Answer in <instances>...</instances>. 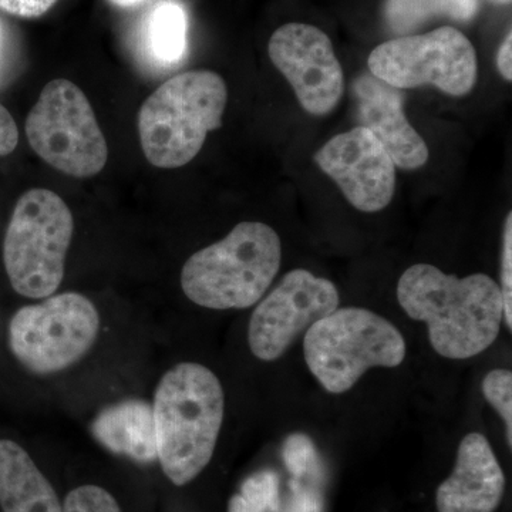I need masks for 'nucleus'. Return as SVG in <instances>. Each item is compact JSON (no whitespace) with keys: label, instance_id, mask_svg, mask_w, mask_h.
<instances>
[{"label":"nucleus","instance_id":"24","mask_svg":"<svg viewBox=\"0 0 512 512\" xmlns=\"http://www.w3.org/2000/svg\"><path fill=\"white\" fill-rule=\"evenodd\" d=\"M291 493L286 512H323L322 495L306 481L292 478Z\"/></svg>","mask_w":512,"mask_h":512},{"label":"nucleus","instance_id":"20","mask_svg":"<svg viewBox=\"0 0 512 512\" xmlns=\"http://www.w3.org/2000/svg\"><path fill=\"white\" fill-rule=\"evenodd\" d=\"M282 458L293 480H320L322 461L311 437L303 433L291 434L282 447Z\"/></svg>","mask_w":512,"mask_h":512},{"label":"nucleus","instance_id":"5","mask_svg":"<svg viewBox=\"0 0 512 512\" xmlns=\"http://www.w3.org/2000/svg\"><path fill=\"white\" fill-rule=\"evenodd\" d=\"M406 340L383 316L342 308L313 323L303 338L306 365L326 392H348L373 367H399Z\"/></svg>","mask_w":512,"mask_h":512},{"label":"nucleus","instance_id":"8","mask_svg":"<svg viewBox=\"0 0 512 512\" xmlns=\"http://www.w3.org/2000/svg\"><path fill=\"white\" fill-rule=\"evenodd\" d=\"M99 329L100 315L89 298L60 293L12 316L9 348L29 372L52 375L79 362L92 349Z\"/></svg>","mask_w":512,"mask_h":512},{"label":"nucleus","instance_id":"15","mask_svg":"<svg viewBox=\"0 0 512 512\" xmlns=\"http://www.w3.org/2000/svg\"><path fill=\"white\" fill-rule=\"evenodd\" d=\"M93 437L111 453L138 463L157 460L153 407L144 400H124L107 407L96 417Z\"/></svg>","mask_w":512,"mask_h":512},{"label":"nucleus","instance_id":"6","mask_svg":"<svg viewBox=\"0 0 512 512\" xmlns=\"http://www.w3.org/2000/svg\"><path fill=\"white\" fill-rule=\"evenodd\" d=\"M72 211L56 192L20 195L3 239V264L13 291L30 299L52 296L62 284L72 244Z\"/></svg>","mask_w":512,"mask_h":512},{"label":"nucleus","instance_id":"18","mask_svg":"<svg viewBox=\"0 0 512 512\" xmlns=\"http://www.w3.org/2000/svg\"><path fill=\"white\" fill-rule=\"evenodd\" d=\"M477 0H389L386 15L396 32L412 30L433 16H450L458 20L473 18Z\"/></svg>","mask_w":512,"mask_h":512},{"label":"nucleus","instance_id":"9","mask_svg":"<svg viewBox=\"0 0 512 512\" xmlns=\"http://www.w3.org/2000/svg\"><path fill=\"white\" fill-rule=\"evenodd\" d=\"M369 69L397 90L433 84L448 96L461 97L476 86L477 55L460 30L444 26L382 43L370 53Z\"/></svg>","mask_w":512,"mask_h":512},{"label":"nucleus","instance_id":"10","mask_svg":"<svg viewBox=\"0 0 512 512\" xmlns=\"http://www.w3.org/2000/svg\"><path fill=\"white\" fill-rule=\"evenodd\" d=\"M333 282L306 269L288 272L274 291L256 306L249 320L252 355L264 362L279 359L313 323L339 308Z\"/></svg>","mask_w":512,"mask_h":512},{"label":"nucleus","instance_id":"16","mask_svg":"<svg viewBox=\"0 0 512 512\" xmlns=\"http://www.w3.org/2000/svg\"><path fill=\"white\" fill-rule=\"evenodd\" d=\"M0 508L3 512H62L55 488L25 448L0 440Z\"/></svg>","mask_w":512,"mask_h":512},{"label":"nucleus","instance_id":"28","mask_svg":"<svg viewBox=\"0 0 512 512\" xmlns=\"http://www.w3.org/2000/svg\"><path fill=\"white\" fill-rule=\"evenodd\" d=\"M109 2L113 3L114 6H119V8H131V6H136L144 0H109Z\"/></svg>","mask_w":512,"mask_h":512},{"label":"nucleus","instance_id":"1","mask_svg":"<svg viewBox=\"0 0 512 512\" xmlns=\"http://www.w3.org/2000/svg\"><path fill=\"white\" fill-rule=\"evenodd\" d=\"M397 301L410 318L426 323L431 346L447 359H470L485 352L500 335L504 320L503 296L493 278L474 274L460 279L429 264L404 271Z\"/></svg>","mask_w":512,"mask_h":512},{"label":"nucleus","instance_id":"26","mask_svg":"<svg viewBox=\"0 0 512 512\" xmlns=\"http://www.w3.org/2000/svg\"><path fill=\"white\" fill-rule=\"evenodd\" d=\"M19 143V131L12 114L0 104V157L9 156Z\"/></svg>","mask_w":512,"mask_h":512},{"label":"nucleus","instance_id":"22","mask_svg":"<svg viewBox=\"0 0 512 512\" xmlns=\"http://www.w3.org/2000/svg\"><path fill=\"white\" fill-rule=\"evenodd\" d=\"M62 512H121L113 495L97 485H83L67 494Z\"/></svg>","mask_w":512,"mask_h":512},{"label":"nucleus","instance_id":"7","mask_svg":"<svg viewBox=\"0 0 512 512\" xmlns=\"http://www.w3.org/2000/svg\"><path fill=\"white\" fill-rule=\"evenodd\" d=\"M33 151L70 177H94L109 157L107 141L86 94L66 79L46 84L26 119Z\"/></svg>","mask_w":512,"mask_h":512},{"label":"nucleus","instance_id":"25","mask_svg":"<svg viewBox=\"0 0 512 512\" xmlns=\"http://www.w3.org/2000/svg\"><path fill=\"white\" fill-rule=\"evenodd\" d=\"M57 0H0V10L18 18H39L53 8Z\"/></svg>","mask_w":512,"mask_h":512},{"label":"nucleus","instance_id":"4","mask_svg":"<svg viewBox=\"0 0 512 512\" xmlns=\"http://www.w3.org/2000/svg\"><path fill=\"white\" fill-rule=\"evenodd\" d=\"M227 101V84L210 70H192L167 80L138 113L144 156L165 170L190 163L208 133L222 126Z\"/></svg>","mask_w":512,"mask_h":512},{"label":"nucleus","instance_id":"17","mask_svg":"<svg viewBox=\"0 0 512 512\" xmlns=\"http://www.w3.org/2000/svg\"><path fill=\"white\" fill-rule=\"evenodd\" d=\"M187 12L175 0H161L146 23V49L154 62L174 66L187 52Z\"/></svg>","mask_w":512,"mask_h":512},{"label":"nucleus","instance_id":"13","mask_svg":"<svg viewBox=\"0 0 512 512\" xmlns=\"http://www.w3.org/2000/svg\"><path fill=\"white\" fill-rule=\"evenodd\" d=\"M359 126L367 128L386 148L394 164L416 170L429 160L426 141L412 127L403 110L402 90L375 76H362L353 84Z\"/></svg>","mask_w":512,"mask_h":512},{"label":"nucleus","instance_id":"19","mask_svg":"<svg viewBox=\"0 0 512 512\" xmlns=\"http://www.w3.org/2000/svg\"><path fill=\"white\" fill-rule=\"evenodd\" d=\"M228 512H281L276 473L264 470L247 478L241 491L229 501Z\"/></svg>","mask_w":512,"mask_h":512},{"label":"nucleus","instance_id":"27","mask_svg":"<svg viewBox=\"0 0 512 512\" xmlns=\"http://www.w3.org/2000/svg\"><path fill=\"white\" fill-rule=\"evenodd\" d=\"M497 66L500 70L501 76L504 77L507 82L512 80V35L507 36L498 50Z\"/></svg>","mask_w":512,"mask_h":512},{"label":"nucleus","instance_id":"11","mask_svg":"<svg viewBox=\"0 0 512 512\" xmlns=\"http://www.w3.org/2000/svg\"><path fill=\"white\" fill-rule=\"evenodd\" d=\"M269 57L306 113H332L345 93V74L329 36L315 26L288 23L269 40Z\"/></svg>","mask_w":512,"mask_h":512},{"label":"nucleus","instance_id":"12","mask_svg":"<svg viewBox=\"0 0 512 512\" xmlns=\"http://www.w3.org/2000/svg\"><path fill=\"white\" fill-rule=\"evenodd\" d=\"M313 160L356 210L379 212L392 202L396 164L367 128L357 126L330 138Z\"/></svg>","mask_w":512,"mask_h":512},{"label":"nucleus","instance_id":"14","mask_svg":"<svg viewBox=\"0 0 512 512\" xmlns=\"http://www.w3.org/2000/svg\"><path fill=\"white\" fill-rule=\"evenodd\" d=\"M505 493V474L483 434L470 433L458 446L451 476L437 488L439 512H494Z\"/></svg>","mask_w":512,"mask_h":512},{"label":"nucleus","instance_id":"2","mask_svg":"<svg viewBox=\"0 0 512 512\" xmlns=\"http://www.w3.org/2000/svg\"><path fill=\"white\" fill-rule=\"evenodd\" d=\"M220 379L200 363L168 370L154 396L157 458L171 483H191L210 464L224 421Z\"/></svg>","mask_w":512,"mask_h":512},{"label":"nucleus","instance_id":"23","mask_svg":"<svg viewBox=\"0 0 512 512\" xmlns=\"http://www.w3.org/2000/svg\"><path fill=\"white\" fill-rule=\"evenodd\" d=\"M501 296H503L504 322L512 329V214L505 220L503 261H501Z\"/></svg>","mask_w":512,"mask_h":512},{"label":"nucleus","instance_id":"3","mask_svg":"<svg viewBox=\"0 0 512 512\" xmlns=\"http://www.w3.org/2000/svg\"><path fill=\"white\" fill-rule=\"evenodd\" d=\"M281 238L262 222H241L181 271V288L195 305L227 311L256 305L281 268Z\"/></svg>","mask_w":512,"mask_h":512},{"label":"nucleus","instance_id":"21","mask_svg":"<svg viewBox=\"0 0 512 512\" xmlns=\"http://www.w3.org/2000/svg\"><path fill=\"white\" fill-rule=\"evenodd\" d=\"M485 400L497 410L505 424L508 447H512V373L508 369H494L483 380Z\"/></svg>","mask_w":512,"mask_h":512}]
</instances>
